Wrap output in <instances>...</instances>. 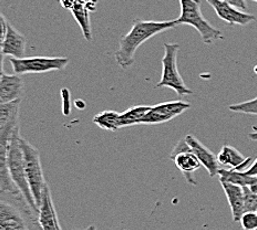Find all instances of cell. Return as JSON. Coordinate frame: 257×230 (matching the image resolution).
Returning <instances> with one entry per match:
<instances>
[{
    "label": "cell",
    "instance_id": "cell-1",
    "mask_svg": "<svg viewBox=\"0 0 257 230\" xmlns=\"http://www.w3.org/2000/svg\"><path fill=\"white\" fill-rule=\"evenodd\" d=\"M178 26L176 20H142L140 18L135 19L132 23L131 30L126 35L122 36L120 39L119 49L114 52V57L117 64L127 70L135 63V57L138 48L154 36L162 32L173 29Z\"/></svg>",
    "mask_w": 257,
    "mask_h": 230
},
{
    "label": "cell",
    "instance_id": "cell-14",
    "mask_svg": "<svg viewBox=\"0 0 257 230\" xmlns=\"http://www.w3.org/2000/svg\"><path fill=\"white\" fill-rule=\"evenodd\" d=\"M185 141L192 149V152L196 155V157L200 159V162L202 163V166H204V168L208 172V175L211 177H215V176L218 175L219 173V164L217 156L214 154L212 151H210L204 144H202L195 136H193L191 134L186 135Z\"/></svg>",
    "mask_w": 257,
    "mask_h": 230
},
{
    "label": "cell",
    "instance_id": "cell-25",
    "mask_svg": "<svg viewBox=\"0 0 257 230\" xmlns=\"http://www.w3.org/2000/svg\"><path fill=\"white\" fill-rule=\"evenodd\" d=\"M225 2H227L229 5H232L233 7L237 9H247V0H225Z\"/></svg>",
    "mask_w": 257,
    "mask_h": 230
},
{
    "label": "cell",
    "instance_id": "cell-10",
    "mask_svg": "<svg viewBox=\"0 0 257 230\" xmlns=\"http://www.w3.org/2000/svg\"><path fill=\"white\" fill-rule=\"evenodd\" d=\"M20 102L0 104V153L7 151L9 142L16 132L19 130Z\"/></svg>",
    "mask_w": 257,
    "mask_h": 230
},
{
    "label": "cell",
    "instance_id": "cell-26",
    "mask_svg": "<svg viewBox=\"0 0 257 230\" xmlns=\"http://www.w3.org/2000/svg\"><path fill=\"white\" fill-rule=\"evenodd\" d=\"M249 176H254V177H257V158L255 159V162L250 165L249 168L245 172Z\"/></svg>",
    "mask_w": 257,
    "mask_h": 230
},
{
    "label": "cell",
    "instance_id": "cell-18",
    "mask_svg": "<svg viewBox=\"0 0 257 230\" xmlns=\"http://www.w3.org/2000/svg\"><path fill=\"white\" fill-rule=\"evenodd\" d=\"M96 2H84V0H76L70 8L74 19L77 20L79 26L81 27L85 40H92V32H91L90 15L89 12L95 10Z\"/></svg>",
    "mask_w": 257,
    "mask_h": 230
},
{
    "label": "cell",
    "instance_id": "cell-7",
    "mask_svg": "<svg viewBox=\"0 0 257 230\" xmlns=\"http://www.w3.org/2000/svg\"><path fill=\"white\" fill-rule=\"evenodd\" d=\"M15 74L47 73L62 71L69 63L67 57H24L9 58Z\"/></svg>",
    "mask_w": 257,
    "mask_h": 230
},
{
    "label": "cell",
    "instance_id": "cell-8",
    "mask_svg": "<svg viewBox=\"0 0 257 230\" xmlns=\"http://www.w3.org/2000/svg\"><path fill=\"white\" fill-rule=\"evenodd\" d=\"M170 158L174 162L176 168L183 174L187 183L192 186H196L197 181L194 178V174L201 168L202 163L192 152L191 147L187 145L185 138H182L176 143L170 154Z\"/></svg>",
    "mask_w": 257,
    "mask_h": 230
},
{
    "label": "cell",
    "instance_id": "cell-19",
    "mask_svg": "<svg viewBox=\"0 0 257 230\" xmlns=\"http://www.w3.org/2000/svg\"><path fill=\"white\" fill-rule=\"evenodd\" d=\"M121 113L115 111H103L93 117V123L103 130L110 132H116L121 130Z\"/></svg>",
    "mask_w": 257,
    "mask_h": 230
},
{
    "label": "cell",
    "instance_id": "cell-31",
    "mask_svg": "<svg viewBox=\"0 0 257 230\" xmlns=\"http://www.w3.org/2000/svg\"><path fill=\"white\" fill-rule=\"evenodd\" d=\"M255 230H257V229H255Z\"/></svg>",
    "mask_w": 257,
    "mask_h": 230
},
{
    "label": "cell",
    "instance_id": "cell-9",
    "mask_svg": "<svg viewBox=\"0 0 257 230\" xmlns=\"http://www.w3.org/2000/svg\"><path fill=\"white\" fill-rule=\"evenodd\" d=\"M189 109H191V104L182 100L168 101V102L153 105L141 120L140 125L163 124L180 116Z\"/></svg>",
    "mask_w": 257,
    "mask_h": 230
},
{
    "label": "cell",
    "instance_id": "cell-32",
    "mask_svg": "<svg viewBox=\"0 0 257 230\" xmlns=\"http://www.w3.org/2000/svg\"><path fill=\"white\" fill-rule=\"evenodd\" d=\"M256 212H257V211H256Z\"/></svg>",
    "mask_w": 257,
    "mask_h": 230
},
{
    "label": "cell",
    "instance_id": "cell-30",
    "mask_svg": "<svg viewBox=\"0 0 257 230\" xmlns=\"http://www.w3.org/2000/svg\"><path fill=\"white\" fill-rule=\"evenodd\" d=\"M254 71H255V73L257 74V66H255V68H254Z\"/></svg>",
    "mask_w": 257,
    "mask_h": 230
},
{
    "label": "cell",
    "instance_id": "cell-23",
    "mask_svg": "<svg viewBox=\"0 0 257 230\" xmlns=\"http://www.w3.org/2000/svg\"><path fill=\"white\" fill-rule=\"evenodd\" d=\"M244 188V198H245V212L257 211V194L251 191L248 187Z\"/></svg>",
    "mask_w": 257,
    "mask_h": 230
},
{
    "label": "cell",
    "instance_id": "cell-5",
    "mask_svg": "<svg viewBox=\"0 0 257 230\" xmlns=\"http://www.w3.org/2000/svg\"><path fill=\"white\" fill-rule=\"evenodd\" d=\"M180 45L164 44V56L162 58V74L155 88L172 89L180 98L193 94V91L186 87L183 78L181 77L178 69V53Z\"/></svg>",
    "mask_w": 257,
    "mask_h": 230
},
{
    "label": "cell",
    "instance_id": "cell-28",
    "mask_svg": "<svg viewBox=\"0 0 257 230\" xmlns=\"http://www.w3.org/2000/svg\"><path fill=\"white\" fill-rule=\"evenodd\" d=\"M248 188H249L251 191H254L255 194H257V178H256V180L254 181V184L251 185L250 187H248Z\"/></svg>",
    "mask_w": 257,
    "mask_h": 230
},
{
    "label": "cell",
    "instance_id": "cell-29",
    "mask_svg": "<svg viewBox=\"0 0 257 230\" xmlns=\"http://www.w3.org/2000/svg\"><path fill=\"white\" fill-rule=\"evenodd\" d=\"M74 230H98V229H96L95 226H89L84 229H74Z\"/></svg>",
    "mask_w": 257,
    "mask_h": 230
},
{
    "label": "cell",
    "instance_id": "cell-3",
    "mask_svg": "<svg viewBox=\"0 0 257 230\" xmlns=\"http://www.w3.org/2000/svg\"><path fill=\"white\" fill-rule=\"evenodd\" d=\"M20 138L21 136L19 134V131L16 132L9 142L6 155H0V163L7 164L9 175L15 185L17 186V188L23 194L25 199L28 202V205L31 207V209L38 215L39 208L36 204L30 186L28 184V180H27L24 154L23 148H21Z\"/></svg>",
    "mask_w": 257,
    "mask_h": 230
},
{
    "label": "cell",
    "instance_id": "cell-2",
    "mask_svg": "<svg viewBox=\"0 0 257 230\" xmlns=\"http://www.w3.org/2000/svg\"><path fill=\"white\" fill-rule=\"evenodd\" d=\"M0 230H42L38 215L31 209L23 195H2Z\"/></svg>",
    "mask_w": 257,
    "mask_h": 230
},
{
    "label": "cell",
    "instance_id": "cell-11",
    "mask_svg": "<svg viewBox=\"0 0 257 230\" xmlns=\"http://www.w3.org/2000/svg\"><path fill=\"white\" fill-rule=\"evenodd\" d=\"M27 39L2 15V56L24 58Z\"/></svg>",
    "mask_w": 257,
    "mask_h": 230
},
{
    "label": "cell",
    "instance_id": "cell-12",
    "mask_svg": "<svg viewBox=\"0 0 257 230\" xmlns=\"http://www.w3.org/2000/svg\"><path fill=\"white\" fill-rule=\"evenodd\" d=\"M210 4V6L215 10V13L222 20L226 21L229 25H239L246 26L255 21L256 17L254 15L245 13L244 10H240L233 7L225 0H206Z\"/></svg>",
    "mask_w": 257,
    "mask_h": 230
},
{
    "label": "cell",
    "instance_id": "cell-4",
    "mask_svg": "<svg viewBox=\"0 0 257 230\" xmlns=\"http://www.w3.org/2000/svg\"><path fill=\"white\" fill-rule=\"evenodd\" d=\"M181 15L176 18L178 25H189L199 31L201 38L205 45L224 38L221 30L213 27L204 18L201 12V0H180Z\"/></svg>",
    "mask_w": 257,
    "mask_h": 230
},
{
    "label": "cell",
    "instance_id": "cell-6",
    "mask_svg": "<svg viewBox=\"0 0 257 230\" xmlns=\"http://www.w3.org/2000/svg\"><path fill=\"white\" fill-rule=\"evenodd\" d=\"M20 144L24 154L27 180H28L36 204L39 208L42 198V191H44L45 186L47 185L44 170H42L40 154L38 149L34 145H31L24 137L20 138Z\"/></svg>",
    "mask_w": 257,
    "mask_h": 230
},
{
    "label": "cell",
    "instance_id": "cell-20",
    "mask_svg": "<svg viewBox=\"0 0 257 230\" xmlns=\"http://www.w3.org/2000/svg\"><path fill=\"white\" fill-rule=\"evenodd\" d=\"M219 181H227V183H232L234 185H238L242 187H250L254 184L257 177L254 176H249L245 172H237L234 169H219Z\"/></svg>",
    "mask_w": 257,
    "mask_h": 230
},
{
    "label": "cell",
    "instance_id": "cell-22",
    "mask_svg": "<svg viewBox=\"0 0 257 230\" xmlns=\"http://www.w3.org/2000/svg\"><path fill=\"white\" fill-rule=\"evenodd\" d=\"M229 111L235 112V113L257 115V96L254 99L245 101L242 103L229 105Z\"/></svg>",
    "mask_w": 257,
    "mask_h": 230
},
{
    "label": "cell",
    "instance_id": "cell-17",
    "mask_svg": "<svg viewBox=\"0 0 257 230\" xmlns=\"http://www.w3.org/2000/svg\"><path fill=\"white\" fill-rule=\"evenodd\" d=\"M218 163L223 166H229L237 172H246L249 168L251 158L245 157L236 148L229 145H224L217 155Z\"/></svg>",
    "mask_w": 257,
    "mask_h": 230
},
{
    "label": "cell",
    "instance_id": "cell-15",
    "mask_svg": "<svg viewBox=\"0 0 257 230\" xmlns=\"http://www.w3.org/2000/svg\"><path fill=\"white\" fill-rule=\"evenodd\" d=\"M24 93V80L19 74H2L0 79V104L21 100Z\"/></svg>",
    "mask_w": 257,
    "mask_h": 230
},
{
    "label": "cell",
    "instance_id": "cell-27",
    "mask_svg": "<svg viewBox=\"0 0 257 230\" xmlns=\"http://www.w3.org/2000/svg\"><path fill=\"white\" fill-rule=\"evenodd\" d=\"M248 138H249V140H251V141L257 142V132L249 133V134H248Z\"/></svg>",
    "mask_w": 257,
    "mask_h": 230
},
{
    "label": "cell",
    "instance_id": "cell-13",
    "mask_svg": "<svg viewBox=\"0 0 257 230\" xmlns=\"http://www.w3.org/2000/svg\"><path fill=\"white\" fill-rule=\"evenodd\" d=\"M38 222L42 230H62L52 201L51 190L48 184L42 191V198L38 212Z\"/></svg>",
    "mask_w": 257,
    "mask_h": 230
},
{
    "label": "cell",
    "instance_id": "cell-16",
    "mask_svg": "<svg viewBox=\"0 0 257 230\" xmlns=\"http://www.w3.org/2000/svg\"><path fill=\"white\" fill-rule=\"evenodd\" d=\"M219 183H221L225 195L227 197L229 207H231L233 220L235 222H239L245 213L244 188L242 186L227 183V181H219Z\"/></svg>",
    "mask_w": 257,
    "mask_h": 230
},
{
    "label": "cell",
    "instance_id": "cell-21",
    "mask_svg": "<svg viewBox=\"0 0 257 230\" xmlns=\"http://www.w3.org/2000/svg\"><path fill=\"white\" fill-rule=\"evenodd\" d=\"M151 109L150 105H136L128 108L126 111L121 113L120 121L121 127H127L133 125H140L141 120Z\"/></svg>",
    "mask_w": 257,
    "mask_h": 230
},
{
    "label": "cell",
    "instance_id": "cell-24",
    "mask_svg": "<svg viewBox=\"0 0 257 230\" xmlns=\"http://www.w3.org/2000/svg\"><path fill=\"white\" fill-rule=\"evenodd\" d=\"M239 222L242 224L244 230L257 229V212H254V211L245 212Z\"/></svg>",
    "mask_w": 257,
    "mask_h": 230
}]
</instances>
